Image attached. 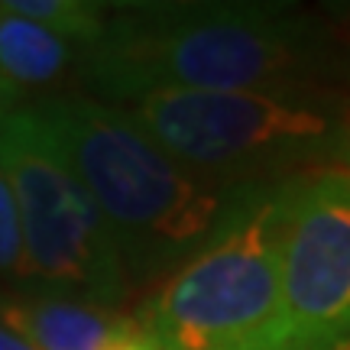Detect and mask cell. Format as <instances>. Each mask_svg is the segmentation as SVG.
Here are the masks:
<instances>
[{"label": "cell", "instance_id": "17", "mask_svg": "<svg viewBox=\"0 0 350 350\" xmlns=\"http://www.w3.org/2000/svg\"><path fill=\"white\" fill-rule=\"evenodd\" d=\"M340 165H344V169H350V156H347V159H344V163H340Z\"/></svg>", "mask_w": 350, "mask_h": 350}, {"label": "cell", "instance_id": "9", "mask_svg": "<svg viewBox=\"0 0 350 350\" xmlns=\"http://www.w3.org/2000/svg\"><path fill=\"white\" fill-rule=\"evenodd\" d=\"M3 7L16 16H26L59 36L72 39L81 49H88L100 36L104 20H107V7L85 3V0H7Z\"/></svg>", "mask_w": 350, "mask_h": 350}, {"label": "cell", "instance_id": "8", "mask_svg": "<svg viewBox=\"0 0 350 350\" xmlns=\"http://www.w3.org/2000/svg\"><path fill=\"white\" fill-rule=\"evenodd\" d=\"M85 49L0 3V78L20 94L33 88H55L81 68Z\"/></svg>", "mask_w": 350, "mask_h": 350}, {"label": "cell", "instance_id": "7", "mask_svg": "<svg viewBox=\"0 0 350 350\" xmlns=\"http://www.w3.org/2000/svg\"><path fill=\"white\" fill-rule=\"evenodd\" d=\"M0 325L36 350H98L111 340L137 334L139 314L107 308L68 292L0 286Z\"/></svg>", "mask_w": 350, "mask_h": 350}, {"label": "cell", "instance_id": "5", "mask_svg": "<svg viewBox=\"0 0 350 350\" xmlns=\"http://www.w3.org/2000/svg\"><path fill=\"white\" fill-rule=\"evenodd\" d=\"M0 172L20 214L33 275L107 308L130 299L120 250L36 104L0 117Z\"/></svg>", "mask_w": 350, "mask_h": 350}, {"label": "cell", "instance_id": "1", "mask_svg": "<svg viewBox=\"0 0 350 350\" xmlns=\"http://www.w3.org/2000/svg\"><path fill=\"white\" fill-rule=\"evenodd\" d=\"M81 78L104 104L163 91H344L347 52L321 13L292 3H133L107 13Z\"/></svg>", "mask_w": 350, "mask_h": 350}, {"label": "cell", "instance_id": "13", "mask_svg": "<svg viewBox=\"0 0 350 350\" xmlns=\"http://www.w3.org/2000/svg\"><path fill=\"white\" fill-rule=\"evenodd\" d=\"M301 350H350V327H347V331H340V334H334V338L318 340V344H312V347H301Z\"/></svg>", "mask_w": 350, "mask_h": 350}, {"label": "cell", "instance_id": "6", "mask_svg": "<svg viewBox=\"0 0 350 350\" xmlns=\"http://www.w3.org/2000/svg\"><path fill=\"white\" fill-rule=\"evenodd\" d=\"M279 350H301L350 327V169L295 178L279 250Z\"/></svg>", "mask_w": 350, "mask_h": 350}, {"label": "cell", "instance_id": "14", "mask_svg": "<svg viewBox=\"0 0 350 350\" xmlns=\"http://www.w3.org/2000/svg\"><path fill=\"white\" fill-rule=\"evenodd\" d=\"M20 100H23V94H20L16 88H13V85H7V81L0 78V117H3V113H7V111H10V107H16Z\"/></svg>", "mask_w": 350, "mask_h": 350}, {"label": "cell", "instance_id": "15", "mask_svg": "<svg viewBox=\"0 0 350 350\" xmlns=\"http://www.w3.org/2000/svg\"><path fill=\"white\" fill-rule=\"evenodd\" d=\"M0 350H36V347H29L20 334H13L10 327L0 325Z\"/></svg>", "mask_w": 350, "mask_h": 350}, {"label": "cell", "instance_id": "16", "mask_svg": "<svg viewBox=\"0 0 350 350\" xmlns=\"http://www.w3.org/2000/svg\"><path fill=\"white\" fill-rule=\"evenodd\" d=\"M344 91H347V98H350V55H347V85H344Z\"/></svg>", "mask_w": 350, "mask_h": 350}, {"label": "cell", "instance_id": "11", "mask_svg": "<svg viewBox=\"0 0 350 350\" xmlns=\"http://www.w3.org/2000/svg\"><path fill=\"white\" fill-rule=\"evenodd\" d=\"M321 20L327 23L331 36L338 42L340 49L350 55V0H340V3H325L321 7Z\"/></svg>", "mask_w": 350, "mask_h": 350}, {"label": "cell", "instance_id": "12", "mask_svg": "<svg viewBox=\"0 0 350 350\" xmlns=\"http://www.w3.org/2000/svg\"><path fill=\"white\" fill-rule=\"evenodd\" d=\"M98 350H165V347L152 338L146 327H139L137 334H126V338H120V340H111V344H104V347H98Z\"/></svg>", "mask_w": 350, "mask_h": 350}, {"label": "cell", "instance_id": "4", "mask_svg": "<svg viewBox=\"0 0 350 350\" xmlns=\"http://www.w3.org/2000/svg\"><path fill=\"white\" fill-rule=\"evenodd\" d=\"M295 178L250 185L139 321L165 350H279V250Z\"/></svg>", "mask_w": 350, "mask_h": 350}, {"label": "cell", "instance_id": "10", "mask_svg": "<svg viewBox=\"0 0 350 350\" xmlns=\"http://www.w3.org/2000/svg\"><path fill=\"white\" fill-rule=\"evenodd\" d=\"M0 275H3V279H16V282L36 279V275H33V266H29V256H26L23 234H20L16 201H13L3 172H0Z\"/></svg>", "mask_w": 350, "mask_h": 350}, {"label": "cell", "instance_id": "3", "mask_svg": "<svg viewBox=\"0 0 350 350\" xmlns=\"http://www.w3.org/2000/svg\"><path fill=\"white\" fill-rule=\"evenodd\" d=\"M126 117L175 163L217 185H262L350 156L347 91H163Z\"/></svg>", "mask_w": 350, "mask_h": 350}, {"label": "cell", "instance_id": "2", "mask_svg": "<svg viewBox=\"0 0 350 350\" xmlns=\"http://www.w3.org/2000/svg\"><path fill=\"white\" fill-rule=\"evenodd\" d=\"M36 107L111 227L130 295L156 292L250 188L195 175L98 98L65 94Z\"/></svg>", "mask_w": 350, "mask_h": 350}]
</instances>
